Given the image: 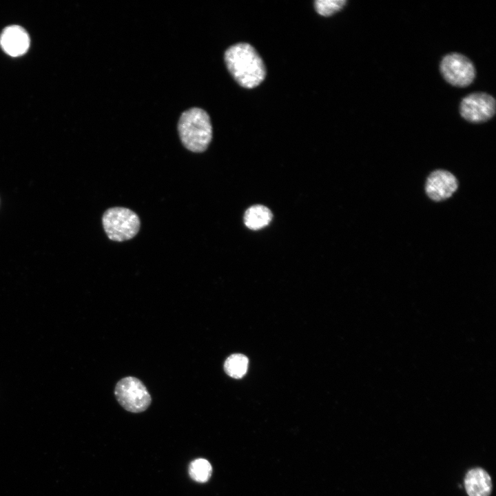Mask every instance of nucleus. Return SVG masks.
Listing matches in <instances>:
<instances>
[{"label":"nucleus","mask_w":496,"mask_h":496,"mask_svg":"<svg viewBox=\"0 0 496 496\" xmlns=\"http://www.w3.org/2000/svg\"><path fill=\"white\" fill-rule=\"evenodd\" d=\"M225 60L231 74L243 87L254 88L265 78L262 59L249 43H240L229 47L225 53Z\"/></svg>","instance_id":"1"},{"label":"nucleus","mask_w":496,"mask_h":496,"mask_svg":"<svg viewBox=\"0 0 496 496\" xmlns=\"http://www.w3.org/2000/svg\"><path fill=\"white\" fill-rule=\"evenodd\" d=\"M178 129L183 145L194 152H204L212 138L209 116L200 108L194 107L184 112Z\"/></svg>","instance_id":"2"},{"label":"nucleus","mask_w":496,"mask_h":496,"mask_svg":"<svg viewBox=\"0 0 496 496\" xmlns=\"http://www.w3.org/2000/svg\"><path fill=\"white\" fill-rule=\"evenodd\" d=\"M102 223L107 237L122 242L134 237L140 228V220L133 211L125 207H112L105 211Z\"/></svg>","instance_id":"3"},{"label":"nucleus","mask_w":496,"mask_h":496,"mask_svg":"<svg viewBox=\"0 0 496 496\" xmlns=\"http://www.w3.org/2000/svg\"><path fill=\"white\" fill-rule=\"evenodd\" d=\"M114 394L120 405L131 413L143 412L152 402L151 395L145 386L134 377L120 380L116 385Z\"/></svg>","instance_id":"4"},{"label":"nucleus","mask_w":496,"mask_h":496,"mask_svg":"<svg viewBox=\"0 0 496 496\" xmlns=\"http://www.w3.org/2000/svg\"><path fill=\"white\" fill-rule=\"evenodd\" d=\"M440 71L444 79L456 87H466L475 77L473 63L466 56L457 52L448 54L442 58Z\"/></svg>","instance_id":"5"},{"label":"nucleus","mask_w":496,"mask_h":496,"mask_svg":"<svg viewBox=\"0 0 496 496\" xmlns=\"http://www.w3.org/2000/svg\"><path fill=\"white\" fill-rule=\"evenodd\" d=\"M495 99L484 92H475L465 96L461 101L459 112L466 121L479 123L486 122L495 114Z\"/></svg>","instance_id":"6"},{"label":"nucleus","mask_w":496,"mask_h":496,"mask_svg":"<svg viewBox=\"0 0 496 496\" xmlns=\"http://www.w3.org/2000/svg\"><path fill=\"white\" fill-rule=\"evenodd\" d=\"M457 178L446 170H436L428 177L426 192L428 197L435 201H441L451 197L457 189Z\"/></svg>","instance_id":"7"},{"label":"nucleus","mask_w":496,"mask_h":496,"mask_svg":"<svg viewBox=\"0 0 496 496\" xmlns=\"http://www.w3.org/2000/svg\"><path fill=\"white\" fill-rule=\"evenodd\" d=\"M0 44L3 50L10 56L23 54L30 45V38L26 31L18 25L6 28L0 37Z\"/></svg>","instance_id":"8"},{"label":"nucleus","mask_w":496,"mask_h":496,"mask_svg":"<svg viewBox=\"0 0 496 496\" xmlns=\"http://www.w3.org/2000/svg\"><path fill=\"white\" fill-rule=\"evenodd\" d=\"M464 484L468 496H489L491 493V477L482 468L476 467L468 471Z\"/></svg>","instance_id":"9"},{"label":"nucleus","mask_w":496,"mask_h":496,"mask_svg":"<svg viewBox=\"0 0 496 496\" xmlns=\"http://www.w3.org/2000/svg\"><path fill=\"white\" fill-rule=\"evenodd\" d=\"M272 213L262 205H256L247 209L244 216L245 225L251 230L260 229L271 222Z\"/></svg>","instance_id":"10"},{"label":"nucleus","mask_w":496,"mask_h":496,"mask_svg":"<svg viewBox=\"0 0 496 496\" xmlns=\"http://www.w3.org/2000/svg\"><path fill=\"white\" fill-rule=\"evenodd\" d=\"M247 368L248 359L240 353L231 355L224 364L225 373L234 378H242L247 373Z\"/></svg>","instance_id":"11"},{"label":"nucleus","mask_w":496,"mask_h":496,"mask_svg":"<svg viewBox=\"0 0 496 496\" xmlns=\"http://www.w3.org/2000/svg\"><path fill=\"white\" fill-rule=\"evenodd\" d=\"M189 477L198 483H205L210 479L212 467L209 462L204 458H198L191 462L188 467Z\"/></svg>","instance_id":"12"},{"label":"nucleus","mask_w":496,"mask_h":496,"mask_svg":"<svg viewBox=\"0 0 496 496\" xmlns=\"http://www.w3.org/2000/svg\"><path fill=\"white\" fill-rule=\"evenodd\" d=\"M346 3V0H317L314 2L317 12L325 17L340 10Z\"/></svg>","instance_id":"13"}]
</instances>
